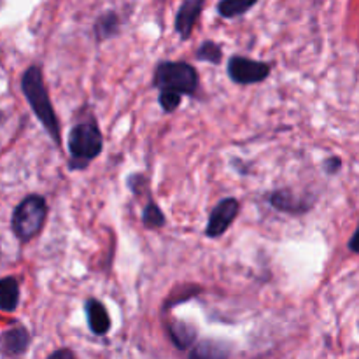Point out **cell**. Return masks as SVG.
<instances>
[{"instance_id":"cell-1","label":"cell","mask_w":359,"mask_h":359,"mask_svg":"<svg viewBox=\"0 0 359 359\" xmlns=\"http://www.w3.org/2000/svg\"><path fill=\"white\" fill-rule=\"evenodd\" d=\"M21 93H23L25 100L30 105L32 112L42 128L46 130L51 140L55 142L56 147H62V133H60V121L56 118V112L53 109L51 98H49L48 88L44 84V76H42V69L39 65L27 67V70L21 76Z\"/></svg>"},{"instance_id":"cell-2","label":"cell","mask_w":359,"mask_h":359,"mask_svg":"<svg viewBox=\"0 0 359 359\" xmlns=\"http://www.w3.org/2000/svg\"><path fill=\"white\" fill-rule=\"evenodd\" d=\"M67 147H69V170L72 172L84 170L90 167L91 161L100 156L104 151V135L93 116L81 119L70 128Z\"/></svg>"},{"instance_id":"cell-3","label":"cell","mask_w":359,"mask_h":359,"mask_svg":"<svg viewBox=\"0 0 359 359\" xmlns=\"http://www.w3.org/2000/svg\"><path fill=\"white\" fill-rule=\"evenodd\" d=\"M48 202L42 195H27L11 214V230L21 244H28L44 230L48 219Z\"/></svg>"},{"instance_id":"cell-4","label":"cell","mask_w":359,"mask_h":359,"mask_svg":"<svg viewBox=\"0 0 359 359\" xmlns=\"http://www.w3.org/2000/svg\"><path fill=\"white\" fill-rule=\"evenodd\" d=\"M153 86L160 91L195 97L200 88V76L188 62H160L154 69Z\"/></svg>"},{"instance_id":"cell-5","label":"cell","mask_w":359,"mask_h":359,"mask_svg":"<svg viewBox=\"0 0 359 359\" xmlns=\"http://www.w3.org/2000/svg\"><path fill=\"white\" fill-rule=\"evenodd\" d=\"M226 72L235 84L249 86V84L263 83L272 74V65L259 60L245 58L242 55H233L228 58Z\"/></svg>"},{"instance_id":"cell-6","label":"cell","mask_w":359,"mask_h":359,"mask_svg":"<svg viewBox=\"0 0 359 359\" xmlns=\"http://www.w3.org/2000/svg\"><path fill=\"white\" fill-rule=\"evenodd\" d=\"M265 200L277 212L290 214V216H302V214L311 212L318 198L311 195H300V193L293 191V189L284 188L270 191L269 195H265Z\"/></svg>"},{"instance_id":"cell-7","label":"cell","mask_w":359,"mask_h":359,"mask_svg":"<svg viewBox=\"0 0 359 359\" xmlns=\"http://www.w3.org/2000/svg\"><path fill=\"white\" fill-rule=\"evenodd\" d=\"M238 212H241V202L237 198H223L221 202L216 203L209 214L205 226V237L209 238H219L230 230L233 221L237 219Z\"/></svg>"},{"instance_id":"cell-8","label":"cell","mask_w":359,"mask_h":359,"mask_svg":"<svg viewBox=\"0 0 359 359\" xmlns=\"http://www.w3.org/2000/svg\"><path fill=\"white\" fill-rule=\"evenodd\" d=\"M205 2L203 0H186L179 6L175 14V32L182 41H188L193 35V28L202 14Z\"/></svg>"},{"instance_id":"cell-9","label":"cell","mask_w":359,"mask_h":359,"mask_svg":"<svg viewBox=\"0 0 359 359\" xmlns=\"http://www.w3.org/2000/svg\"><path fill=\"white\" fill-rule=\"evenodd\" d=\"M30 346V333L23 325H13L2 333V354L7 358L23 356Z\"/></svg>"},{"instance_id":"cell-10","label":"cell","mask_w":359,"mask_h":359,"mask_svg":"<svg viewBox=\"0 0 359 359\" xmlns=\"http://www.w3.org/2000/svg\"><path fill=\"white\" fill-rule=\"evenodd\" d=\"M84 312H86L90 332L97 337L107 335L111 330V316H109L105 305L97 298H88L84 302Z\"/></svg>"},{"instance_id":"cell-11","label":"cell","mask_w":359,"mask_h":359,"mask_svg":"<svg viewBox=\"0 0 359 359\" xmlns=\"http://www.w3.org/2000/svg\"><path fill=\"white\" fill-rule=\"evenodd\" d=\"M119 32H121V18H119L116 11L109 9L98 14V18L93 23V35L98 44L109 41V39L118 37Z\"/></svg>"},{"instance_id":"cell-12","label":"cell","mask_w":359,"mask_h":359,"mask_svg":"<svg viewBox=\"0 0 359 359\" xmlns=\"http://www.w3.org/2000/svg\"><path fill=\"white\" fill-rule=\"evenodd\" d=\"M167 332H168V337H170L172 344L181 351H186L189 349V347L195 346L196 335H198L196 328H193L189 323L182 321V319H175V318H172L170 323H167Z\"/></svg>"},{"instance_id":"cell-13","label":"cell","mask_w":359,"mask_h":359,"mask_svg":"<svg viewBox=\"0 0 359 359\" xmlns=\"http://www.w3.org/2000/svg\"><path fill=\"white\" fill-rule=\"evenodd\" d=\"M230 347L221 340H200L189 351L188 359H228Z\"/></svg>"},{"instance_id":"cell-14","label":"cell","mask_w":359,"mask_h":359,"mask_svg":"<svg viewBox=\"0 0 359 359\" xmlns=\"http://www.w3.org/2000/svg\"><path fill=\"white\" fill-rule=\"evenodd\" d=\"M20 305V280L16 277H4L0 280V309L6 314L14 312Z\"/></svg>"},{"instance_id":"cell-15","label":"cell","mask_w":359,"mask_h":359,"mask_svg":"<svg viewBox=\"0 0 359 359\" xmlns=\"http://www.w3.org/2000/svg\"><path fill=\"white\" fill-rule=\"evenodd\" d=\"M256 0L252 2H241V0H221L219 4L216 6L217 14L224 20H233V18L242 16V14L248 13L249 9L256 6Z\"/></svg>"},{"instance_id":"cell-16","label":"cell","mask_w":359,"mask_h":359,"mask_svg":"<svg viewBox=\"0 0 359 359\" xmlns=\"http://www.w3.org/2000/svg\"><path fill=\"white\" fill-rule=\"evenodd\" d=\"M165 223H167V217H165L163 210L154 200H149L142 209V224L147 230H160L165 226Z\"/></svg>"},{"instance_id":"cell-17","label":"cell","mask_w":359,"mask_h":359,"mask_svg":"<svg viewBox=\"0 0 359 359\" xmlns=\"http://www.w3.org/2000/svg\"><path fill=\"white\" fill-rule=\"evenodd\" d=\"M195 58L198 60V62L219 65V63L223 62V48H221L216 41H203L202 44L196 48Z\"/></svg>"},{"instance_id":"cell-18","label":"cell","mask_w":359,"mask_h":359,"mask_svg":"<svg viewBox=\"0 0 359 359\" xmlns=\"http://www.w3.org/2000/svg\"><path fill=\"white\" fill-rule=\"evenodd\" d=\"M181 102H182V95L179 93H172V91H160V95H158V104H160V107L163 109L165 112L177 111Z\"/></svg>"},{"instance_id":"cell-19","label":"cell","mask_w":359,"mask_h":359,"mask_svg":"<svg viewBox=\"0 0 359 359\" xmlns=\"http://www.w3.org/2000/svg\"><path fill=\"white\" fill-rule=\"evenodd\" d=\"M342 168V160L339 156H326L323 160V172L326 175H337Z\"/></svg>"},{"instance_id":"cell-20","label":"cell","mask_w":359,"mask_h":359,"mask_svg":"<svg viewBox=\"0 0 359 359\" xmlns=\"http://www.w3.org/2000/svg\"><path fill=\"white\" fill-rule=\"evenodd\" d=\"M46 359H77V358L72 349H69V347H60V349L53 351V353Z\"/></svg>"},{"instance_id":"cell-21","label":"cell","mask_w":359,"mask_h":359,"mask_svg":"<svg viewBox=\"0 0 359 359\" xmlns=\"http://www.w3.org/2000/svg\"><path fill=\"white\" fill-rule=\"evenodd\" d=\"M347 249H349L351 252H354V255H359V224L356 231L353 233V237H351L349 244H347Z\"/></svg>"}]
</instances>
